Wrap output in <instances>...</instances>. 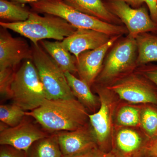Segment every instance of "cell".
Instances as JSON below:
<instances>
[{"instance_id":"484cf974","label":"cell","mask_w":157,"mask_h":157,"mask_svg":"<svg viewBox=\"0 0 157 157\" xmlns=\"http://www.w3.org/2000/svg\"><path fill=\"white\" fill-rule=\"evenodd\" d=\"M135 72L148 79L157 88V65L148 63L137 67Z\"/></svg>"},{"instance_id":"f546056e","label":"cell","mask_w":157,"mask_h":157,"mask_svg":"<svg viewBox=\"0 0 157 157\" xmlns=\"http://www.w3.org/2000/svg\"><path fill=\"white\" fill-rule=\"evenodd\" d=\"M91 157H118L113 151L107 152L96 147L93 150Z\"/></svg>"},{"instance_id":"ac0fdd59","label":"cell","mask_w":157,"mask_h":157,"mask_svg":"<svg viewBox=\"0 0 157 157\" xmlns=\"http://www.w3.org/2000/svg\"><path fill=\"white\" fill-rule=\"evenodd\" d=\"M137 48V67L157 61V35L141 33L136 38Z\"/></svg>"},{"instance_id":"7402d4cb","label":"cell","mask_w":157,"mask_h":157,"mask_svg":"<svg viewBox=\"0 0 157 157\" xmlns=\"http://www.w3.org/2000/svg\"><path fill=\"white\" fill-rule=\"evenodd\" d=\"M26 112L16 104H6L0 106V120L9 127H14L23 121Z\"/></svg>"},{"instance_id":"4dcf8cb0","label":"cell","mask_w":157,"mask_h":157,"mask_svg":"<svg viewBox=\"0 0 157 157\" xmlns=\"http://www.w3.org/2000/svg\"><path fill=\"white\" fill-rule=\"evenodd\" d=\"M134 9H138L145 3L144 0H122Z\"/></svg>"},{"instance_id":"52a82bcc","label":"cell","mask_w":157,"mask_h":157,"mask_svg":"<svg viewBox=\"0 0 157 157\" xmlns=\"http://www.w3.org/2000/svg\"><path fill=\"white\" fill-rule=\"evenodd\" d=\"M103 1L109 11L121 20L131 36L136 39L146 33L157 35V23L152 19L147 7L143 5L134 9L122 0Z\"/></svg>"},{"instance_id":"ba28073f","label":"cell","mask_w":157,"mask_h":157,"mask_svg":"<svg viewBox=\"0 0 157 157\" xmlns=\"http://www.w3.org/2000/svg\"><path fill=\"white\" fill-rule=\"evenodd\" d=\"M106 87L128 102L157 105L156 86L137 72L132 73Z\"/></svg>"},{"instance_id":"5b68a950","label":"cell","mask_w":157,"mask_h":157,"mask_svg":"<svg viewBox=\"0 0 157 157\" xmlns=\"http://www.w3.org/2000/svg\"><path fill=\"white\" fill-rule=\"evenodd\" d=\"M9 98L25 111H32L47 99L46 92L32 59L24 61L12 79Z\"/></svg>"},{"instance_id":"83f0119b","label":"cell","mask_w":157,"mask_h":157,"mask_svg":"<svg viewBox=\"0 0 157 157\" xmlns=\"http://www.w3.org/2000/svg\"><path fill=\"white\" fill-rule=\"evenodd\" d=\"M145 155L149 157H157V136L147 141Z\"/></svg>"},{"instance_id":"603a6c76","label":"cell","mask_w":157,"mask_h":157,"mask_svg":"<svg viewBox=\"0 0 157 157\" xmlns=\"http://www.w3.org/2000/svg\"><path fill=\"white\" fill-rule=\"evenodd\" d=\"M141 124L150 139L157 135V109L154 107H146L141 116Z\"/></svg>"},{"instance_id":"cb8c5ba5","label":"cell","mask_w":157,"mask_h":157,"mask_svg":"<svg viewBox=\"0 0 157 157\" xmlns=\"http://www.w3.org/2000/svg\"><path fill=\"white\" fill-rule=\"evenodd\" d=\"M140 119L139 110L135 107H124L118 113V122L122 125L136 126L140 122Z\"/></svg>"},{"instance_id":"836d02e7","label":"cell","mask_w":157,"mask_h":157,"mask_svg":"<svg viewBox=\"0 0 157 157\" xmlns=\"http://www.w3.org/2000/svg\"><path fill=\"white\" fill-rule=\"evenodd\" d=\"M156 136H157V135Z\"/></svg>"},{"instance_id":"3957f363","label":"cell","mask_w":157,"mask_h":157,"mask_svg":"<svg viewBox=\"0 0 157 157\" xmlns=\"http://www.w3.org/2000/svg\"><path fill=\"white\" fill-rule=\"evenodd\" d=\"M29 5L31 11L39 14L58 16L77 29L94 30L111 37L128 34L124 25L109 23L84 14L69 6L63 0H41Z\"/></svg>"},{"instance_id":"6da1fadb","label":"cell","mask_w":157,"mask_h":157,"mask_svg":"<svg viewBox=\"0 0 157 157\" xmlns=\"http://www.w3.org/2000/svg\"><path fill=\"white\" fill-rule=\"evenodd\" d=\"M84 106L75 98L45 99L36 109L26 112L43 129L49 132L73 131L85 127L88 115Z\"/></svg>"},{"instance_id":"d6986e66","label":"cell","mask_w":157,"mask_h":157,"mask_svg":"<svg viewBox=\"0 0 157 157\" xmlns=\"http://www.w3.org/2000/svg\"><path fill=\"white\" fill-rule=\"evenodd\" d=\"M27 157H62L56 133L35 141L26 152Z\"/></svg>"},{"instance_id":"277c9868","label":"cell","mask_w":157,"mask_h":157,"mask_svg":"<svg viewBox=\"0 0 157 157\" xmlns=\"http://www.w3.org/2000/svg\"><path fill=\"white\" fill-rule=\"evenodd\" d=\"M121 38L106 55L103 67L94 83L108 84V86L134 73L138 67L136 39L128 34L124 38Z\"/></svg>"},{"instance_id":"4fadbf2b","label":"cell","mask_w":157,"mask_h":157,"mask_svg":"<svg viewBox=\"0 0 157 157\" xmlns=\"http://www.w3.org/2000/svg\"><path fill=\"white\" fill-rule=\"evenodd\" d=\"M56 134L63 155L82 153L93 150L97 147L92 133L88 132L85 127Z\"/></svg>"},{"instance_id":"f1b7e54d","label":"cell","mask_w":157,"mask_h":157,"mask_svg":"<svg viewBox=\"0 0 157 157\" xmlns=\"http://www.w3.org/2000/svg\"><path fill=\"white\" fill-rule=\"evenodd\" d=\"M152 19L157 23V0H144Z\"/></svg>"},{"instance_id":"ffe728a7","label":"cell","mask_w":157,"mask_h":157,"mask_svg":"<svg viewBox=\"0 0 157 157\" xmlns=\"http://www.w3.org/2000/svg\"><path fill=\"white\" fill-rule=\"evenodd\" d=\"M64 73L74 97L77 98L83 106L94 109L97 104V98L92 92L89 86L70 72Z\"/></svg>"},{"instance_id":"9a60e30c","label":"cell","mask_w":157,"mask_h":157,"mask_svg":"<svg viewBox=\"0 0 157 157\" xmlns=\"http://www.w3.org/2000/svg\"><path fill=\"white\" fill-rule=\"evenodd\" d=\"M147 142L144 143L139 134L133 130L124 129L116 137L115 150L118 157H141L145 155Z\"/></svg>"},{"instance_id":"7c38bea8","label":"cell","mask_w":157,"mask_h":157,"mask_svg":"<svg viewBox=\"0 0 157 157\" xmlns=\"http://www.w3.org/2000/svg\"><path fill=\"white\" fill-rule=\"evenodd\" d=\"M112 37L94 30L77 29L74 33L61 42L63 47L77 59L82 52L101 47Z\"/></svg>"},{"instance_id":"8fae6325","label":"cell","mask_w":157,"mask_h":157,"mask_svg":"<svg viewBox=\"0 0 157 157\" xmlns=\"http://www.w3.org/2000/svg\"><path fill=\"white\" fill-rule=\"evenodd\" d=\"M48 135L34 124L23 120L16 126L1 131L0 144L10 145L26 153L35 141Z\"/></svg>"},{"instance_id":"e0dca14e","label":"cell","mask_w":157,"mask_h":157,"mask_svg":"<svg viewBox=\"0 0 157 157\" xmlns=\"http://www.w3.org/2000/svg\"><path fill=\"white\" fill-rule=\"evenodd\" d=\"M39 43L64 73L70 72L73 75L77 73L76 58L63 47L61 41L44 40Z\"/></svg>"},{"instance_id":"9c48e42d","label":"cell","mask_w":157,"mask_h":157,"mask_svg":"<svg viewBox=\"0 0 157 157\" xmlns=\"http://www.w3.org/2000/svg\"><path fill=\"white\" fill-rule=\"evenodd\" d=\"M33 51L25 39L14 37L8 29H0V69L16 68L23 60L32 59Z\"/></svg>"},{"instance_id":"1f68e13d","label":"cell","mask_w":157,"mask_h":157,"mask_svg":"<svg viewBox=\"0 0 157 157\" xmlns=\"http://www.w3.org/2000/svg\"><path fill=\"white\" fill-rule=\"evenodd\" d=\"M92 151L86 152L78 154L63 155L62 157H91Z\"/></svg>"},{"instance_id":"2e32d148","label":"cell","mask_w":157,"mask_h":157,"mask_svg":"<svg viewBox=\"0 0 157 157\" xmlns=\"http://www.w3.org/2000/svg\"><path fill=\"white\" fill-rule=\"evenodd\" d=\"M76 10L105 22L124 25L118 17L109 11L102 0H63Z\"/></svg>"},{"instance_id":"7a4b0ae2","label":"cell","mask_w":157,"mask_h":157,"mask_svg":"<svg viewBox=\"0 0 157 157\" xmlns=\"http://www.w3.org/2000/svg\"><path fill=\"white\" fill-rule=\"evenodd\" d=\"M0 25L27 38L35 45L46 39L63 41L77 29L58 16L49 14L41 16L33 11L25 21L12 23L1 21Z\"/></svg>"},{"instance_id":"d6a6232c","label":"cell","mask_w":157,"mask_h":157,"mask_svg":"<svg viewBox=\"0 0 157 157\" xmlns=\"http://www.w3.org/2000/svg\"><path fill=\"white\" fill-rule=\"evenodd\" d=\"M8 1H11V2H14L24 5V4H28V3L30 4L31 3L39 2V1H41V0H8Z\"/></svg>"},{"instance_id":"44dd1931","label":"cell","mask_w":157,"mask_h":157,"mask_svg":"<svg viewBox=\"0 0 157 157\" xmlns=\"http://www.w3.org/2000/svg\"><path fill=\"white\" fill-rule=\"evenodd\" d=\"M32 11L19 4L8 0H0L1 21L18 22L28 19Z\"/></svg>"},{"instance_id":"8992f818","label":"cell","mask_w":157,"mask_h":157,"mask_svg":"<svg viewBox=\"0 0 157 157\" xmlns=\"http://www.w3.org/2000/svg\"><path fill=\"white\" fill-rule=\"evenodd\" d=\"M32 60L45 88L49 100L75 98L68 84L65 73L40 43H32Z\"/></svg>"},{"instance_id":"5bb4252c","label":"cell","mask_w":157,"mask_h":157,"mask_svg":"<svg viewBox=\"0 0 157 157\" xmlns=\"http://www.w3.org/2000/svg\"><path fill=\"white\" fill-rule=\"evenodd\" d=\"M101 98V107L98 112L88 115L92 135L97 147L102 150L107 143L111 129L110 104L99 86L96 87Z\"/></svg>"},{"instance_id":"d4e9b609","label":"cell","mask_w":157,"mask_h":157,"mask_svg":"<svg viewBox=\"0 0 157 157\" xmlns=\"http://www.w3.org/2000/svg\"><path fill=\"white\" fill-rule=\"evenodd\" d=\"M16 68L0 69V92L2 97H9L10 87Z\"/></svg>"},{"instance_id":"30bf717a","label":"cell","mask_w":157,"mask_h":157,"mask_svg":"<svg viewBox=\"0 0 157 157\" xmlns=\"http://www.w3.org/2000/svg\"><path fill=\"white\" fill-rule=\"evenodd\" d=\"M122 36H117L101 47L82 52L76 59L77 73L79 78L90 87L101 72L104 59L110 48Z\"/></svg>"},{"instance_id":"4316f807","label":"cell","mask_w":157,"mask_h":157,"mask_svg":"<svg viewBox=\"0 0 157 157\" xmlns=\"http://www.w3.org/2000/svg\"><path fill=\"white\" fill-rule=\"evenodd\" d=\"M0 157H27L25 152L8 145H1Z\"/></svg>"}]
</instances>
